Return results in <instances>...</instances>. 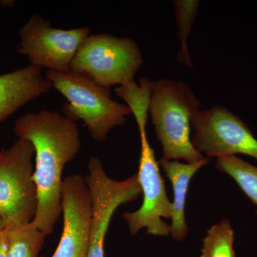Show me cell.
<instances>
[{
	"label": "cell",
	"instance_id": "obj_1",
	"mask_svg": "<svg viewBox=\"0 0 257 257\" xmlns=\"http://www.w3.org/2000/svg\"><path fill=\"white\" fill-rule=\"evenodd\" d=\"M18 140L35 148V172L38 205L34 222L47 235L53 232L61 212V189L64 167L80 150V134L75 121L58 111L40 110L15 121Z\"/></svg>",
	"mask_w": 257,
	"mask_h": 257
},
{
	"label": "cell",
	"instance_id": "obj_2",
	"mask_svg": "<svg viewBox=\"0 0 257 257\" xmlns=\"http://www.w3.org/2000/svg\"><path fill=\"white\" fill-rule=\"evenodd\" d=\"M201 102L187 84L172 79L152 82L150 111L162 158L192 163L204 157L192 143V119Z\"/></svg>",
	"mask_w": 257,
	"mask_h": 257
},
{
	"label": "cell",
	"instance_id": "obj_3",
	"mask_svg": "<svg viewBox=\"0 0 257 257\" xmlns=\"http://www.w3.org/2000/svg\"><path fill=\"white\" fill-rule=\"evenodd\" d=\"M45 77L52 88L67 99L63 114L74 121L82 120L96 142L104 141L110 130L124 124L132 114L127 105L111 99L110 90L72 71L48 70Z\"/></svg>",
	"mask_w": 257,
	"mask_h": 257
},
{
	"label": "cell",
	"instance_id": "obj_4",
	"mask_svg": "<svg viewBox=\"0 0 257 257\" xmlns=\"http://www.w3.org/2000/svg\"><path fill=\"white\" fill-rule=\"evenodd\" d=\"M143 63L136 42L109 34L89 35L83 42L70 65V71L110 90L116 84L135 82Z\"/></svg>",
	"mask_w": 257,
	"mask_h": 257
},
{
	"label": "cell",
	"instance_id": "obj_5",
	"mask_svg": "<svg viewBox=\"0 0 257 257\" xmlns=\"http://www.w3.org/2000/svg\"><path fill=\"white\" fill-rule=\"evenodd\" d=\"M35 155L33 145L28 140H18L0 150V216L8 227L29 224L36 216Z\"/></svg>",
	"mask_w": 257,
	"mask_h": 257
},
{
	"label": "cell",
	"instance_id": "obj_6",
	"mask_svg": "<svg viewBox=\"0 0 257 257\" xmlns=\"http://www.w3.org/2000/svg\"><path fill=\"white\" fill-rule=\"evenodd\" d=\"M90 28H54L39 15H32L20 29L16 51L32 65L56 72H67L79 47L90 35Z\"/></svg>",
	"mask_w": 257,
	"mask_h": 257
},
{
	"label": "cell",
	"instance_id": "obj_7",
	"mask_svg": "<svg viewBox=\"0 0 257 257\" xmlns=\"http://www.w3.org/2000/svg\"><path fill=\"white\" fill-rule=\"evenodd\" d=\"M84 177L92 201V219L87 257H104V244L111 217L122 204L137 200L142 194L138 175L123 181L106 175L100 160L92 157Z\"/></svg>",
	"mask_w": 257,
	"mask_h": 257
},
{
	"label": "cell",
	"instance_id": "obj_8",
	"mask_svg": "<svg viewBox=\"0 0 257 257\" xmlns=\"http://www.w3.org/2000/svg\"><path fill=\"white\" fill-rule=\"evenodd\" d=\"M192 143L208 158L242 154L257 160V140L250 128L224 106L199 110L192 119Z\"/></svg>",
	"mask_w": 257,
	"mask_h": 257
},
{
	"label": "cell",
	"instance_id": "obj_9",
	"mask_svg": "<svg viewBox=\"0 0 257 257\" xmlns=\"http://www.w3.org/2000/svg\"><path fill=\"white\" fill-rule=\"evenodd\" d=\"M140 134L141 155L137 175L143 194V202L138 210L125 212L123 217L127 222L132 236L146 228L147 234L167 236L170 234V226L162 218H171L172 202L166 192L155 152L147 140L146 130H141Z\"/></svg>",
	"mask_w": 257,
	"mask_h": 257
},
{
	"label": "cell",
	"instance_id": "obj_10",
	"mask_svg": "<svg viewBox=\"0 0 257 257\" xmlns=\"http://www.w3.org/2000/svg\"><path fill=\"white\" fill-rule=\"evenodd\" d=\"M61 210L63 215V231L52 257H87L92 201L84 177L75 174L63 179Z\"/></svg>",
	"mask_w": 257,
	"mask_h": 257
},
{
	"label": "cell",
	"instance_id": "obj_11",
	"mask_svg": "<svg viewBox=\"0 0 257 257\" xmlns=\"http://www.w3.org/2000/svg\"><path fill=\"white\" fill-rule=\"evenodd\" d=\"M52 88L42 68L32 64L0 74V123Z\"/></svg>",
	"mask_w": 257,
	"mask_h": 257
},
{
	"label": "cell",
	"instance_id": "obj_12",
	"mask_svg": "<svg viewBox=\"0 0 257 257\" xmlns=\"http://www.w3.org/2000/svg\"><path fill=\"white\" fill-rule=\"evenodd\" d=\"M209 162L208 157H204L202 160L192 163H181L179 161L167 160L164 158L158 161L159 165L163 169L173 187L174 201L172 202L170 234L177 241L183 240L188 232L184 211L191 179L197 171L207 165Z\"/></svg>",
	"mask_w": 257,
	"mask_h": 257
},
{
	"label": "cell",
	"instance_id": "obj_13",
	"mask_svg": "<svg viewBox=\"0 0 257 257\" xmlns=\"http://www.w3.org/2000/svg\"><path fill=\"white\" fill-rule=\"evenodd\" d=\"M47 235L34 221L8 228V257H39Z\"/></svg>",
	"mask_w": 257,
	"mask_h": 257
},
{
	"label": "cell",
	"instance_id": "obj_14",
	"mask_svg": "<svg viewBox=\"0 0 257 257\" xmlns=\"http://www.w3.org/2000/svg\"><path fill=\"white\" fill-rule=\"evenodd\" d=\"M216 167L234 179L245 195L257 207V167L235 155L219 157Z\"/></svg>",
	"mask_w": 257,
	"mask_h": 257
},
{
	"label": "cell",
	"instance_id": "obj_15",
	"mask_svg": "<svg viewBox=\"0 0 257 257\" xmlns=\"http://www.w3.org/2000/svg\"><path fill=\"white\" fill-rule=\"evenodd\" d=\"M234 230L229 220L222 219L213 225L203 239L200 257H236Z\"/></svg>",
	"mask_w": 257,
	"mask_h": 257
},
{
	"label": "cell",
	"instance_id": "obj_16",
	"mask_svg": "<svg viewBox=\"0 0 257 257\" xmlns=\"http://www.w3.org/2000/svg\"><path fill=\"white\" fill-rule=\"evenodd\" d=\"M176 12V21L178 28L177 36L181 42V48L177 60L185 67L194 69L189 57L187 40L191 28L199 10V1L197 0H176L174 1Z\"/></svg>",
	"mask_w": 257,
	"mask_h": 257
},
{
	"label": "cell",
	"instance_id": "obj_17",
	"mask_svg": "<svg viewBox=\"0 0 257 257\" xmlns=\"http://www.w3.org/2000/svg\"><path fill=\"white\" fill-rule=\"evenodd\" d=\"M8 228L0 232V257H8Z\"/></svg>",
	"mask_w": 257,
	"mask_h": 257
},
{
	"label": "cell",
	"instance_id": "obj_18",
	"mask_svg": "<svg viewBox=\"0 0 257 257\" xmlns=\"http://www.w3.org/2000/svg\"><path fill=\"white\" fill-rule=\"evenodd\" d=\"M0 4L7 8H12L15 4V1H0Z\"/></svg>",
	"mask_w": 257,
	"mask_h": 257
},
{
	"label": "cell",
	"instance_id": "obj_19",
	"mask_svg": "<svg viewBox=\"0 0 257 257\" xmlns=\"http://www.w3.org/2000/svg\"><path fill=\"white\" fill-rule=\"evenodd\" d=\"M8 227L6 222L4 221L1 216H0V232L3 231V230L6 229Z\"/></svg>",
	"mask_w": 257,
	"mask_h": 257
}]
</instances>
